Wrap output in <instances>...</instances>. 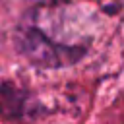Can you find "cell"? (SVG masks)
Instances as JSON below:
<instances>
[]
</instances>
